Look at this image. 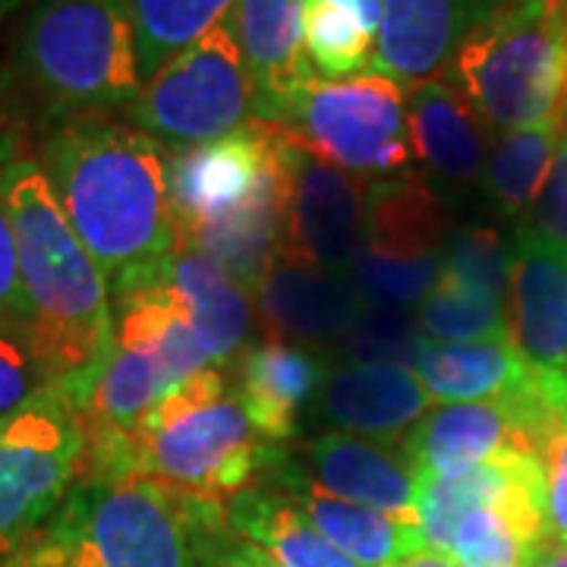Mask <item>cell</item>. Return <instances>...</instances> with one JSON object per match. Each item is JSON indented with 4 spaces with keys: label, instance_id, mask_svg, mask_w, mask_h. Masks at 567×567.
<instances>
[{
    "label": "cell",
    "instance_id": "9a60e30c",
    "mask_svg": "<svg viewBox=\"0 0 567 567\" xmlns=\"http://www.w3.org/2000/svg\"><path fill=\"white\" fill-rule=\"evenodd\" d=\"M259 480L281 488L303 511L306 520L360 567H398L425 548L423 529L416 524H406L401 517L353 505L347 498L324 492L306 476L293 461V454L284 447H278V454L271 457V464Z\"/></svg>",
    "mask_w": 567,
    "mask_h": 567
},
{
    "label": "cell",
    "instance_id": "ac0fdd59",
    "mask_svg": "<svg viewBox=\"0 0 567 567\" xmlns=\"http://www.w3.org/2000/svg\"><path fill=\"white\" fill-rule=\"evenodd\" d=\"M406 123L413 155L425 167V181L435 193L466 189L483 181L495 133L445 76L425 80L406 92Z\"/></svg>",
    "mask_w": 567,
    "mask_h": 567
},
{
    "label": "cell",
    "instance_id": "484cf974",
    "mask_svg": "<svg viewBox=\"0 0 567 567\" xmlns=\"http://www.w3.org/2000/svg\"><path fill=\"white\" fill-rule=\"evenodd\" d=\"M447 215L439 193L425 177L406 171L398 177L365 183V240L363 246L385 256H439L445 246Z\"/></svg>",
    "mask_w": 567,
    "mask_h": 567
},
{
    "label": "cell",
    "instance_id": "60d3db41",
    "mask_svg": "<svg viewBox=\"0 0 567 567\" xmlns=\"http://www.w3.org/2000/svg\"><path fill=\"white\" fill-rule=\"evenodd\" d=\"M347 7H353L375 32L382 29V17H385V0H341Z\"/></svg>",
    "mask_w": 567,
    "mask_h": 567
},
{
    "label": "cell",
    "instance_id": "1f68e13d",
    "mask_svg": "<svg viewBox=\"0 0 567 567\" xmlns=\"http://www.w3.org/2000/svg\"><path fill=\"white\" fill-rule=\"evenodd\" d=\"M416 322L429 341L442 344L511 341V324L502 300L445 278H439L432 293L420 303Z\"/></svg>",
    "mask_w": 567,
    "mask_h": 567
},
{
    "label": "cell",
    "instance_id": "ee69618b",
    "mask_svg": "<svg viewBox=\"0 0 567 567\" xmlns=\"http://www.w3.org/2000/svg\"><path fill=\"white\" fill-rule=\"evenodd\" d=\"M0 567H29V565H25V558H22L20 548H17V551H10V555H0Z\"/></svg>",
    "mask_w": 567,
    "mask_h": 567
},
{
    "label": "cell",
    "instance_id": "2e32d148",
    "mask_svg": "<svg viewBox=\"0 0 567 567\" xmlns=\"http://www.w3.org/2000/svg\"><path fill=\"white\" fill-rule=\"evenodd\" d=\"M297 466L316 486L338 498L416 524L420 476L406 461L401 442L322 432L306 442L303 464Z\"/></svg>",
    "mask_w": 567,
    "mask_h": 567
},
{
    "label": "cell",
    "instance_id": "4316f807",
    "mask_svg": "<svg viewBox=\"0 0 567 567\" xmlns=\"http://www.w3.org/2000/svg\"><path fill=\"white\" fill-rule=\"evenodd\" d=\"M561 126H565V114L555 121L539 123V126H529V130L492 136V148H488L480 183L502 215L507 218L529 215V208L536 205L543 186H546L551 162H555Z\"/></svg>",
    "mask_w": 567,
    "mask_h": 567
},
{
    "label": "cell",
    "instance_id": "8992f818",
    "mask_svg": "<svg viewBox=\"0 0 567 567\" xmlns=\"http://www.w3.org/2000/svg\"><path fill=\"white\" fill-rule=\"evenodd\" d=\"M492 133L561 117L567 107V39L551 0H514L470 32L442 70Z\"/></svg>",
    "mask_w": 567,
    "mask_h": 567
},
{
    "label": "cell",
    "instance_id": "f6af8a7d",
    "mask_svg": "<svg viewBox=\"0 0 567 567\" xmlns=\"http://www.w3.org/2000/svg\"><path fill=\"white\" fill-rule=\"evenodd\" d=\"M551 10H555V17L561 22V29H565V39H567V0H551Z\"/></svg>",
    "mask_w": 567,
    "mask_h": 567
},
{
    "label": "cell",
    "instance_id": "30bf717a",
    "mask_svg": "<svg viewBox=\"0 0 567 567\" xmlns=\"http://www.w3.org/2000/svg\"><path fill=\"white\" fill-rule=\"evenodd\" d=\"M284 174V133L246 123L224 140L164 152L167 203L177 234L193 237L234 218Z\"/></svg>",
    "mask_w": 567,
    "mask_h": 567
},
{
    "label": "cell",
    "instance_id": "4dcf8cb0",
    "mask_svg": "<svg viewBox=\"0 0 567 567\" xmlns=\"http://www.w3.org/2000/svg\"><path fill=\"white\" fill-rule=\"evenodd\" d=\"M546 539V517L514 507H476L454 529L447 558L457 567H527Z\"/></svg>",
    "mask_w": 567,
    "mask_h": 567
},
{
    "label": "cell",
    "instance_id": "d6986e66",
    "mask_svg": "<svg viewBox=\"0 0 567 567\" xmlns=\"http://www.w3.org/2000/svg\"><path fill=\"white\" fill-rule=\"evenodd\" d=\"M429 406L432 398L416 372L401 365H334L316 394V416L324 425L382 442H401Z\"/></svg>",
    "mask_w": 567,
    "mask_h": 567
},
{
    "label": "cell",
    "instance_id": "d4e9b609",
    "mask_svg": "<svg viewBox=\"0 0 567 567\" xmlns=\"http://www.w3.org/2000/svg\"><path fill=\"white\" fill-rule=\"evenodd\" d=\"M224 517L240 539L268 551L281 567H360L331 546L281 488L265 480L227 498Z\"/></svg>",
    "mask_w": 567,
    "mask_h": 567
},
{
    "label": "cell",
    "instance_id": "836d02e7",
    "mask_svg": "<svg viewBox=\"0 0 567 567\" xmlns=\"http://www.w3.org/2000/svg\"><path fill=\"white\" fill-rule=\"evenodd\" d=\"M514 268V249L507 240L486 224H466L451 230L442 249V278L483 290L505 303Z\"/></svg>",
    "mask_w": 567,
    "mask_h": 567
},
{
    "label": "cell",
    "instance_id": "5b68a950",
    "mask_svg": "<svg viewBox=\"0 0 567 567\" xmlns=\"http://www.w3.org/2000/svg\"><path fill=\"white\" fill-rule=\"evenodd\" d=\"M130 445L136 473L221 505L252 486L278 454V445L265 442L249 423L218 365L171 388L136 423Z\"/></svg>",
    "mask_w": 567,
    "mask_h": 567
},
{
    "label": "cell",
    "instance_id": "e0dca14e",
    "mask_svg": "<svg viewBox=\"0 0 567 567\" xmlns=\"http://www.w3.org/2000/svg\"><path fill=\"white\" fill-rule=\"evenodd\" d=\"M476 507H514L546 517L543 464L524 451H502L464 473L420 480L416 527L423 529L425 548L447 555L457 524Z\"/></svg>",
    "mask_w": 567,
    "mask_h": 567
},
{
    "label": "cell",
    "instance_id": "7bdbcfd3",
    "mask_svg": "<svg viewBox=\"0 0 567 567\" xmlns=\"http://www.w3.org/2000/svg\"><path fill=\"white\" fill-rule=\"evenodd\" d=\"M25 3H29V0H0V25L10 20L20 7H25Z\"/></svg>",
    "mask_w": 567,
    "mask_h": 567
},
{
    "label": "cell",
    "instance_id": "5bb4252c",
    "mask_svg": "<svg viewBox=\"0 0 567 567\" xmlns=\"http://www.w3.org/2000/svg\"><path fill=\"white\" fill-rule=\"evenodd\" d=\"M306 0H237L224 29L244 58L252 82V114L281 126L293 95L316 73L303 51Z\"/></svg>",
    "mask_w": 567,
    "mask_h": 567
},
{
    "label": "cell",
    "instance_id": "52a82bcc",
    "mask_svg": "<svg viewBox=\"0 0 567 567\" xmlns=\"http://www.w3.org/2000/svg\"><path fill=\"white\" fill-rule=\"evenodd\" d=\"M278 130L363 183L406 174L413 162L406 89L375 70L306 80Z\"/></svg>",
    "mask_w": 567,
    "mask_h": 567
},
{
    "label": "cell",
    "instance_id": "603a6c76",
    "mask_svg": "<svg viewBox=\"0 0 567 567\" xmlns=\"http://www.w3.org/2000/svg\"><path fill=\"white\" fill-rule=\"evenodd\" d=\"M162 271L177 287L208 363L218 369L234 363L244 353L246 334L252 328V306L240 281L181 234Z\"/></svg>",
    "mask_w": 567,
    "mask_h": 567
},
{
    "label": "cell",
    "instance_id": "8fae6325",
    "mask_svg": "<svg viewBox=\"0 0 567 567\" xmlns=\"http://www.w3.org/2000/svg\"><path fill=\"white\" fill-rule=\"evenodd\" d=\"M287 259L344 275L365 240V183L316 158L284 133Z\"/></svg>",
    "mask_w": 567,
    "mask_h": 567
},
{
    "label": "cell",
    "instance_id": "44dd1931",
    "mask_svg": "<svg viewBox=\"0 0 567 567\" xmlns=\"http://www.w3.org/2000/svg\"><path fill=\"white\" fill-rule=\"evenodd\" d=\"M507 290L511 344L533 365L567 369V252L520 227Z\"/></svg>",
    "mask_w": 567,
    "mask_h": 567
},
{
    "label": "cell",
    "instance_id": "ffe728a7",
    "mask_svg": "<svg viewBox=\"0 0 567 567\" xmlns=\"http://www.w3.org/2000/svg\"><path fill=\"white\" fill-rule=\"evenodd\" d=\"M252 300L271 338L303 344L344 341L365 312L357 287L344 275L300 262L275 265L252 290Z\"/></svg>",
    "mask_w": 567,
    "mask_h": 567
},
{
    "label": "cell",
    "instance_id": "8d00e7d4",
    "mask_svg": "<svg viewBox=\"0 0 567 567\" xmlns=\"http://www.w3.org/2000/svg\"><path fill=\"white\" fill-rule=\"evenodd\" d=\"M22 148L20 133L7 123H0V181L3 167ZM0 322L25 324V297L20 287V268H17V244H13V227L3 203V186H0Z\"/></svg>",
    "mask_w": 567,
    "mask_h": 567
},
{
    "label": "cell",
    "instance_id": "f546056e",
    "mask_svg": "<svg viewBox=\"0 0 567 567\" xmlns=\"http://www.w3.org/2000/svg\"><path fill=\"white\" fill-rule=\"evenodd\" d=\"M379 32L341 0H306L303 51L319 80H347L365 73Z\"/></svg>",
    "mask_w": 567,
    "mask_h": 567
},
{
    "label": "cell",
    "instance_id": "277c9868",
    "mask_svg": "<svg viewBox=\"0 0 567 567\" xmlns=\"http://www.w3.org/2000/svg\"><path fill=\"white\" fill-rule=\"evenodd\" d=\"M203 502L142 473H80L20 555L29 567H199Z\"/></svg>",
    "mask_w": 567,
    "mask_h": 567
},
{
    "label": "cell",
    "instance_id": "d590c367",
    "mask_svg": "<svg viewBox=\"0 0 567 567\" xmlns=\"http://www.w3.org/2000/svg\"><path fill=\"white\" fill-rule=\"evenodd\" d=\"M48 385L54 382L44 372L25 324L0 322V420L20 410Z\"/></svg>",
    "mask_w": 567,
    "mask_h": 567
},
{
    "label": "cell",
    "instance_id": "74e56055",
    "mask_svg": "<svg viewBox=\"0 0 567 567\" xmlns=\"http://www.w3.org/2000/svg\"><path fill=\"white\" fill-rule=\"evenodd\" d=\"M199 567H281L268 551L240 539L227 527L221 502H203L199 520Z\"/></svg>",
    "mask_w": 567,
    "mask_h": 567
},
{
    "label": "cell",
    "instance_id": "7a4b0ae2",
    "mask_svg": "<svg viewBox=\"0 0 567 567\" xmlns=\"http://www.w3.org/2000/svg\"><path fill=\"white\" fill-rule=\"evenodd\" d=\"M0 186L17 244L25 331L51 382L70 388L82 404L114 344L104 271L73 234L35 155L20 148Z\"/></svg>",
    "mask_w": 567,
    "mask_h": 567
},
{
    "label": "cell",
    "instance_id": "6da1fadb",
    "mask_svg": "<svg viewBox=\"0 0 567 567\" xmlns=\"http://www.w3.org/2000/svg\"><path fill=\"white\" fill-rule=\"evenodd\" d=\"M39 164L107 290L167 259L177 224L167 203L164 148L140 126L121 114L48 126Z\"/></svg>",
    "mask_w": 567,
    "mask_h": 567
},
{
    "label": "cell",
    "instance_id": "e575fe53",
    "mask_svg": "<svg viewBox=\"0 0 567 567\" xmlns=\"http://www.w3.org/2000/svg\"><path fill=\"white\" fill-rule=\"evenodd\" d=\"M425 341L420 322L401 309H365L344 338V357L350 363L413 369Z\"/></svg>",
    "mask_w": 567,
    "mask_h": 567
},
{
    "label": "cell",
    "instance_id": "3957f363",
    "mask_svg": "<svg viewBox=\"0 0 567 567\" xmlns=\"http://www.w3.org/2000/svg\"><path fill=\"white\" fill-rule=\"evenodd\" d=\"M3 89L44 126L130 111L142 76L126 0H29Z\"/></svg>",
    "mask_w": 567,
    "mask_h": 567
},
{
    "label": "cell",
    "instance_id": "9c48e42d",
    "mask_svg": "<svg viewBox=\"0 0 567 567\" xmlns=\"http://www.w3.org/2000/svg\"><path fill=\"white\" fill-rule=\"evenodd\" d=\"M126 121L164 152L224 140L256 121L252 82L224 22L142 82Z\"/></svg>",
    "mask_w": 567,
    "mask_h": 567
},
{
    "label": "cell",
    "instance_id": "83f0119b",
    "mask_svg": "<svg viewBox=\"0 0 567 567\" xmlns=\"http://www.w3.org/2000/svg\"><path fill=\"white\" fill-rule=\"evenodd\" d=\"M234 3L237 0H126L142 82L152 80L183 48L218 29Z\"/></svg>",
    "mask_w": 567,
    "mask_h": 567
},
{
    "label": "cell",
    "instance_id": "f35d334b",
    "mask_svg": "<svg viewBox=\"0 0 567 567\" xmlns=\"http://www.w3.org/2000/svg\"><path fill=\"white\" fill-rule=\"evenodd\" d=\"M520 227H527L529 234H536L548 246L567 252V111L565 126H561V140H558V152H555L546 186H543L539 199L529 208L527 221L520 224Z\"/></svg>",
    "mask_w": 567,
    "mask_h": 567
},
{
    "label": "cell",
    "instance_id": "7c38bea8",
    "mask_svg": "<svg viewBox=\"0 0 567 567\" xmlns=\"http://www.w3.org/2000/svg\"><path fill=\"white\" fill-rule=\"evenodd\" d=\"M529 385V382H527ZM524 385V388H527ZM524 388L495 401L429 406L420 423L404 435V454L420 480L464 473L498 457L502 451L533 454L527 442Z\"/></svg>",
    "mask_w": 567,
    "mask_h": 567
},
{
    "label": "cell",
    "instance_id": "b9f144b4",
    "mask_svg": "<svg viewBox=\"0 0 567 567\" xmlns=\"http://www.w3.org/2000/svg\"><path fill=\"white\" fill-rule=\"evenodd\" d=\"M398 567H457V565H454V558H447V555H442V551L423 548L420 555L406 558L404 565H398Z\"/></svg>",
    "mask_w": 567,
    "mask_h": 567
},
{
    "label": "cell",
    "instance_id": "f1b7e54d",
    "mask_svg": "<svg viewBox=\"0 0 567 567\" xmlns=\"http://www.w3.org/2000/svg\"><path fill=\"white\" fill-rule=\"evenodd\" d=\"M533 451L546 483V539L567 546V369L533 375Z\"/></svg>",
    "mask_w": 567,
    "mask_h": 567
},
{
    "label": "cell",
    "instance_id": "ba28073f",
    "mask_svg": "<svg viewBox=\"0 0 567 567\" xmlns=\"http://www.w3.org/2000/svg\"><path fill=\"white\" fill-rule=\"evenodd\" d=\"M85 429L61 382L0 420V555L22 548L80 480Z\"/></svg>",
    "mask_w": 567,
    "mask_h": 567
},
{
    "label": "cell",
    "instance_id": "4fadbf2b",
    "mask_svg": "<svg viewBox=\"0 0 567 567\" xmlns=\"http://www.w3.org/2000/svg\"><path fill=\"white\" fill-rule=\"evenodd\" d=\"M514 0H385V17L369 70L406 92L435 80L461 41Z\"/></svg>",
    "mask_w": 567,
    "mask_h": 567
},
{
    "label": "cell",
    "instance_id": "7402d4cb",
    "mask_svg": "<svg viewBox=\"0 0 567 567\" xmlns=\"http://www.w3.org/2000/svg\"><path fill=\"white\" fill-rule=\"evenodd\" d=\"M234 363L237 365L230 385L256 432L271 445L293 439L300 429V413L312 404L328 375L322 353L271 338L256 347H244Z\"/></svg>",
    "mask_w": 567,
    "mask_h": 567
},
{
    "label": "cell",
    "instance_id": "d6a6232c",
    "mask_svg": "<svg viewBox=\"0 0 567 567\" xmlns=\"http://www.w3.org/2000/svg\"><path fill=\"white\" fill-rule=\"evenodd\" d=\"M353 287L360 300L372 309H410L420 306L442 278V256H385L363 246L353 259Z\"/></svg>",
    "mask_w": 567,
    "mask_h": 567
},
{
    "label": "cell",
    "instance_id": "ab89813d",
    "mask_svg": "<svg viewBox=\"0 0 567 567\" xmlns=\"http://www.w3.org/2000/svg\"><path fill=\"white\" fill-rule=\"evenodd\" d=\"M527 567H567V546L565 543L543 539L539 546L533 548Z\"/></svg>",
    "mask_w": 567,
    "mask_h": 567
},
{
    "label": "cell",
    "instance_id": "cb8c5ba5",
    "mask_svg": "<svg viewBox=\"0 0 567 567\" xmlns=\"http://www.w3.org/2000/svg\"><path fill=\"white\" fill-rule=\"evenodd\" d=\"M413 372L432 401L466 404V401H495L517 394L533 379L536 365L511 341H470V344L425 341Z\"/></svg>",
    "mask_w": 567,
    "mask_h": 567
}]
</instances>
